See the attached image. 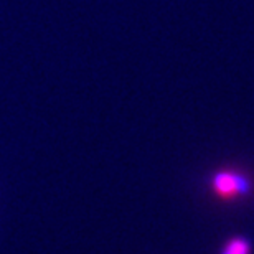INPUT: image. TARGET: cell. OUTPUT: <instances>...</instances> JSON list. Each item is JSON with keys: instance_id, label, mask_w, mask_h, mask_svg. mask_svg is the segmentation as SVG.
<instances>
[{"instance_id": "obj_1", "label": "cell", "mask_w": 254, "mask_h": 254, "mask_svg": "<svg viewBox=\"0 0 254 254\" xmlns=\"http://www.w3.org/2000/svg\"><path fill=\"white\" fill-rule=\"evenodd\" d=\"M211 196L221 203H235L250 198L254 191L251 175L236 169H220L208 180Z\"/></svg>"}, {"instance_id": "obj_2", "label": "cell", "mask_w": 254, "mask_h": 254, "mask_svg": "<svg viewBox=\"0 0 254 254\" xmlns=\"http://www.w3.org/2000/svg\"><path fill=\"white\" fill-rule=\"evenodd\" d=\"M220 254H253V245L246 236L235 235L223 243Z\"/></svg>"}]
</instances>
